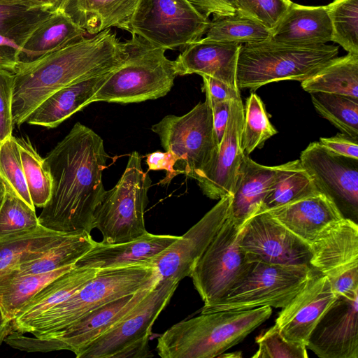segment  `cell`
Listing matches in <instances>:
<instances>
[{
	"instance_id": "29",
	"label": "cell",
	"mask_w": 358,
	"mask_h": 358,
	"mask_svg": "<svg viewBox=\"0 0 358 358\" xmlns=\"http://www.w3.org/2000/svg\"><path fill=\"white\" fill-rule=\"evenodd\" d=\"M94 268L76 267L59 275L30 298L11 321L13 329L63 302L87 285L97 273Z\"/></svg>"
},
{
	"instance_id": "51",
	"label": "cell",
	"mask_w": 358,
	"mask_h": 358,
	"mask_svg": "<svg viewBox=\"0 0 358 358\" xmlns=\"http://www.w3.org/2000/svg\"><path fill=\"white\" fill-rule=\"evenodd\" d=\"M231 101L220 102L208 101L212 110L213 129L217 146L222 138L227 127L230 113Z\"/></svg>"
},
{
	"instance_id": "23",
	"label": "cell",
	"mask_w": 358,
	"mask_h": 358,
	"mask_svg": "<svg viewBox=\"0 0 358 358\" xmlns=\"http://www.w3.org/2000/svg\"><path fill=\"white\" fill-rule=\"evenodd\" d=\"M266 211L309 244L324 228L344 217L320 192Z\"/></svg>"
},
{
	"instance_id": "55",
	"label": "cell",
	"mask_w": 358,
	"mask_h": 358,
	"mask_svg": "<svg viewBox=\"0 0 358 358\" xmlns=\"http://www.w3.org/2000/svg\"><path fill=\"white\" fill-rule=\"evenodd\" d=\"M36 1H40V2H42L43 3H45V4H48V5H50L47 0H36ZM51 6V5H50Z\"/></svg>"
},
{
	"instance_id": "5",
	"label": "cell",
	"mask_w": 358,
	"mask_h": 358,
	"mask_svg": "<svg viewBox=\"0 0 358 358\" xmlns=\"http://www.w3.org/2000/svg\"><path fill=\"white\" fill-rule=\"evenodd\" d=\"M338 53V46L327 44L296 45L270 39L244 43L237 60L236 85L238 89L255 90L274 82H302Z\"/></svg>"
},
{
	"instance_id": "36",
	"label": "cell",
	"mask_w": 358,
	"mask_h": 358,
	"mask_svg": "<svg viewBox=\"0 0 358 358\" xmlns=\"http://www.w3.org/2000/svg\"><path fill=\"white\" fill-rule=\"evenodd\" d=\"M315 110L343 134L358 139V99L325 92L310 93Z\"/></svg>"
},
{
	"instance_id": "8",
	"label": "cell",
	"mask_w": 358,
	"mask_h": 358,
	"mask_svg": "<svg viewBox=\"0 0 358 358\" xmlns=\"http://www.w3.org/2000/svg\"><path fill=\"white\" fill-rule=\"evenodd\" d=\"M318 272L309 265L253 262L248 273L227 294L201 313L239 311L262 306L282 308Z\"/></svg>"
},
{
	"instance_id": "12",
	"label": "cell",
	"mask_w": 358,
	"mask_h": 358,
	"mask_svg": "<svg viewBox=\"0 0 358 358\" xmlns=\"http://www.w3.org/2000/svg\"><path fill=\"white\" fill-rule=\"evenodd\" d=\"M243 227L229 215L189 276L205 306L223 297L252 264L238 243Z\"/></svg>"
},
{
	"instance_id": "50",
	"label": "cell",
	"mask_w": 358,
	"mask_h": 358,
	"mask_svg": "<svg viewBox=\"0 0 358 358\" xmlns=\"http://www.w3.org/2000/svg\"><path fill=\"white\" fill-rule=\"evenodd\" d=\"M20 47L12 39L0 34V68L15 73Z\"/></svg>"
},
{
	"instance_id": "7",
	"label": "cell",
	"mask_w": 358,
	"mask_h": 358,
	"mask_svg": "<svg viewBox=\"0 0 358 358\" xmlns=\"http://www.w3.org/2000/svg\"><path fill=\"white\" fill-rule=\"evenodd\" d=\"M151 179L141 166L139 153L133 152L121 178L106 191L96 207L92 221L102 235L101 243L129 242L147 232L144 213L148 203Z\"/></svg>"
},
{
	"instance_id": "2",
	"label": "cell",
	"mask_w": 358,
	"mask_h": 358,
	"mask_svg": "<svg viewBox=\"0 0 358 358\" xmlns=\"http://www.w3.org/2000/svg\"><path fill=\"white\" fill-rule=\"evenodd\" d=\"M127 57L125 43L107 29L20 66L13 73L14 124L24 123L30 113L56 91L113 71Z\"/></svg>"
},
{
	"instance_id": "1",
	"label": "cell",
	"mask_w": 358,
	"mask_h": 358,
	"mask_svg": "<svg viewBox=\"0 0 358 358\" xmlns=\"http://www.w3.org/2000/svg\"><path fill=\"white\" fill-rule=\"evenodd\" d=\"M108 158L100 136L76 123L44 158L52 185L39 224L59 232L90 234L94 211L106 192L102 176Z\"/></svg>"
},
{
	"instance_id": "42",
	"label": "cell",
	"mask_w": 358,
	"mask_h": 358,
	"mask_svg": "<svg viewBox=\"0 0 358 358\" xmlns=\"http://www.w3.org/2000/svg\"><path fill=\"white\" fill-rule=\"evenodd\" d=\"M259 345L253 358H307L306 345L287 339L275 324L256 338Z\"/></svg>"
},
{
	"instance_id": "53",
	"label": "cell",
	"mask_w": 358,
	"mask_h": 358,
	"mask_svg": "<svg viewBox=\"0 0 358 358\" xmlns=\"http://www.w3.org/2000/svg\"><path fill=\"white\" fill-rule=\"evenodd\" d=\"M48 2L57 10L62 0H47Z\"/></svg>"
},
{
	"instance_id": "10",
	"label": "cell",
	"mask_w": 358,
	"mask_h": 358,
	"mask_svg": "<svg viewBox=\"0 0 358 358\" xmlns=\"http://www.w3.org/2000/svg\"><path fill=\"white\" fill-rule=\"evenodd\" d=\"M210 20L187 0H138L130 33L166 50H182L206 34Z\"/></svg>"
},
{
	"instance_id": "37",
	"label": "cell",
	"mask_w": 358,
	"mask_h": 358,
	"mask_svg": "<svg viewBox=\"0 0 358 358\" xmlns=\"http://www.w3.org/2000/svg\"><path fill=\"white\" fill-rule=\"evenodd\" d=\"M28 191L35 207L43 208L48 201L52 180L44 159L27 138H16Z\"/></svg>"
},
{
	"instance_id": "17",
	"label": "cell",
	"mask_w": 358,
	"mask_h": 358,
	"mask_svg": "<svg viewBox=\"0 0 358 358\" xmlns=\"http://www.w3.org/2000/svg\"><path fill=\"white\" fill-rule=\"evenodd\" d=\"M306 348L320 358H358V291L336 299L312 331Z\"/></svg>"
},
{
	"instance_id": "46",
	"label": "cell",
	"mask_w": 358,
	"mask_h": 358,
	"mask_svg": "<svg viewBox=\"0 0 358 358\" xmlns=\"http://www.w3.org/2000/svg\"><path fill=\"white\" fill-rule=\"evenodd\" d=\"M203 90L210 102L231 101L241 95L239 89L233 88L214 78L203 76Z\"/></svg>"
},
{
	"instance_id": "13",
	"label": "cell",
	"mask_w": 358,
	"mask_h": 358,
	"mask_svg": "<svg viewBox=\"0 0 358 358\" xmlns=\"http://www.w3.org/2000/svg\"><path fill=\"white\" fill-rule=\"evenodd\" d=\"M299 161L317 191L332 201L344 217L357 222L358 159L338 155L320 142H312Z\"/></svg>"
},
{
	"instance_id": "28",
	"label": "cell",
	"mask_w": 358,
	"mask_h": 358,
	"mask_svg": "<svg viewBox=\"0 0 358 358\" xmlns=\"http://www.w3.org/2000/svg\"><path fill=\"white\" fill-rule=\"evenodd\" d=\"M85 33L65 13L55 11L20 46L17 69L79 41Z\"/></svg>"
},
{
	"instance_id": "39",
	"label": "cell",
	"mask_w": 358,
	"mask_h": 358,
	"mask_svg": "<svg viewBox=\"0 0 358 358\" xmlns=\"http://www.w3.org/2000/svg\"><path fill=\"white\" fill-rule=\"evenodd\" d=\"M332 40L348 53L358 55V0H334L327 5Z\"/></svg>"
},
{
	"instance_id": "20",
	"label": "cell",
	"mask_w": 358,
	"mask_h": 358,
	"mask_svg": "<svg viewBox=\"0 0 358 358\" xmlns=\"http://www.w3.org/2000/svg\"><path fill=\"white\" fill-rule=\"evenodd\" d=\"M241 46V43L232 42L193 43L174 60L177 74L207 76L238 89L236 66Z\"/></svg>"
},
{
	"instance_id": "54",
	"label": "cell",
	"mask_w": 358,
	"mask_h": 358,
	"mask_svg": "<svg viewBox=\"0 0 358 358\" xmlns=\"http://www.w3.org/2000/svg\"><path fill=\"white\" fill-rule=\"evenodd\" d=\"M242 357L241 355V352H236L235 354L234 353H232V355H229V354H221L220 355H219L217 357Z\"/></svg>"
},
{
	"instance_id": "48",
	"label": "cell",
	"mask_w": 358,
	"mask_h": 358,
	"mask_svg": "<svg viewBox=\"0 0 358 358\" xmlns=\"http://www.w3.org/2000/svg\"><path fill=\"white\" fill-rule=\"evenodd\" d=\"M202 16L234 14L236 10L235 0H187Z\"/></svg>"
},
{
	"instance_id": "33",
	"label": "cell",
	"mask_w": 358,
	"mask_h": 358,
	"mask_svg": "<svg viewBox=\"0 0 358 358\" xmlns=\"http://www.w3.org/2000/svg\"><path fill=\"white\" fill-rule=\"evenodd\" d=\"M201 42L252 43L268 40L271 30L253 17L236 10L234 14L213 15Z\"/></svg>"
},
{
	"instance_id": "26",
	"label": "cell",
	"mask_w": 358,
	"mask_h": 358,
	"mask_svg": "<svg viewBox=\"0 0 358 358\" xmlns=\"http://www.w3.org/2000/svg\"><path fill=\"white\" fill-rule=\"evenodd\" d=\"M111 71L74 83L56 91L30 113L25 122L48 129L57 127L91 103L92 96Z\"/></svg>"
},
{
	"instance_id": "3",
	"label": "cell",
	"mask_w": 358,
	"mask_h": 358,
	"mask_svg": "<svg viewBox=\"0 0 358 358\" xmlns=\"http://www.w3.org/2000/svg\"><path fill=\"white\" fill-rule=\"evenodd\" d=\"M270 306L201 313L171 327L157 340L162 358H213L241 342L266 321Z\"/></svg>"
},
{
	"instance_id": "15",
	"label": "cell",
	"mask_w": 358,
	"mask_h": 358,
	"mask_svg": "<svg viewBox=\"0 0 358 358\" xmlns=\"http://www.w3.org/2000/svg\"><path fill=\"white\" fill-rule=\"evenodd\" d=\"M232 195L220 200L185 234L155 256L151 264L161 280L180 282L190 276L201 258L229 215Z\"/></svg>"
},
{
	"instance_id": "43",
	"label": "cell",
	"mask_w": 358,
	"mask_h": 358,
	"mask_svg": "<svg viewBox=\"0 0 358 358\" xmlns=\"http://www.w3.org/2000/svg\"><path fill=\"white\" fill-rule=\"evenodd\" d=\"M292 3L291 0H235L236 10L253 17L271 30Z\"/></svg>"
},
{
	"instance_id": "34",
	"label": "cell",
	"mask_w": 358,
	"mask_h": 358,
	"mask_svg": "<svg viewBox=\"0 0 358 358\" xmlns=\"http://www.w3.org/2000/svg\"><path fill=\"white\" fill-rule=\"evenodd\" d=\"M64 234L42 225L0 236V275Z\"/></svg>"
},
{
	"instance_id": "40",
	"label": "cell",
	"mask_w": 358,
	"mask_h": 358,
	"mask_svg": "<svg viewBox=\"0 0 358 358\" xmlns=\"http://www.w3.org/2000/svg\"><path fill=\"white\" fill-rule=\"evenodd\" d=\"M38 225L35 208L30 206L12 189L5 186V194L0 206V236L35 228Z\"/></svg>"
},
{
	"instance_id": "32",
	"label": "cell",
	"mask_w": 358,
	"mask_h": 358,
	"mask_svg": "<svg viewBox=\"0 0 358 358\" xmlns=\"http://www.w3.org/2000/svg\"><path fill=\"white\" fill-rule=\"evenodd\" d=\"M74 266L42 273L0 275V311L3 318L11 322L30 298Z\"/></svg>"
},
{
	"instance_id": "16",
	"label": "cell",
	"mask_w": 358,
	"mask_h": 358,
	"mask_svg": "<svg viewBox=\"0 0 358 358\" xmlns=\"http://www.w3.org/2000/svg\"><path fill=\"white\" fill-rule=\"evenodd\" d=\"M244 106L241 95L231 101L230 113L222 138L210 161L193 179L209 199L220 200L232 195L238 170L245 153L241 137Z\"/></svg>"
},
{
	"instance_id": "11",
	"label": "cell",
	"mask_w": 358,
	"mask_h": 358,
	"mask_svg": "<svg viewBox=\"0 0 358 358\" xmlns=\"http://www.w3.org/2000/svg\"><path fill=\"white\" fill-rule=\"evenodd\" d=\"M151 129L164 150L177 158L176 170L188 178H193L204 167L217 148L212 110L206 99L185 115L165 116Z\"/></svg>"
},
{
	"instance_id": "22",
	"label": "cell",
	"mask_w": 358,
	"mask_h": 358,
	"mask_svg": "<svg viewBox=\"0 0 358 358\" xmlns=\"http://www.w3.org/2000/svg\"><path fill=\"white\" fill-rule=\"evenodd\" d=\"M180 236L145 234L133 241L95 245L75 264L76 267L104 269L136 264H151L152 259Z\"/></svg>"
},
{
	"instance_id": "21",
	"label": "cell",
	"mask_w": 358,
	"mask_h": 358,
	"mask_svg": "<svg viewBox=\"0 0 358 358\" xmlns=\"http://www.w3.org/2000/svg\"><path fill=\"white\" fill-rule=\"evenodd\" d=\"M288 162L268 166L244 155L240 164L230 206L229 215L243 227L259 210L268 191L287 166Z\"/></svg>"
},
{
	"instance_id": "19",
	"label": "cell",
	"mask_w": 358,
	"mask_h": 358,
	"mask_svg": "<svg viewBox=\"0 0 358 358\" xmlns=\"http://www.w3.org/2000/svg\"><path fill=\"white\" fill-rule=\"evenodd\" d=\"M310 245V266L328 278L358 267V225L351 219L329 224Z\"/></svg>"
},
{
	"instance_id": "25",
	"label": "cell",
	"mask_w": 358,
	"mask_h": 358,
	"mask_svg": "<svg viewBox=\"0 0 358 358\" xmlns=\"http://www.w3.org/2000/svg\"><path fill=\"white\" fill-rule=\"evenodd\" d=\"M138 0H62L57 10L90 34L117 27L130 33L129 23Z\"/></svg>"
},
{
	"instance_id": "38",
	"label": "cell",
	"mask_w": 358,
	"mask_h": 358,
	"mask_svg": "<svg viewBox=\"0 0 358 358\" xmlns=\"http://www.w3.org/2000/svg\"><path fill=\"white\" fill-rule=\"evenodd\" d=\"M277 134L266 112L264 104L255 93H251L244 107L241 144L243 152L249 155L261 148L265 141Z\"/></svg>"
},
{
	"instance_id": "9",
	"label": "cell",
	"mask_w": 358,
	"mask_h": 358,
	"mask_svg": "<svg viewBox=\"0 0 358 358\" xmlns=\"http://www.w3.org/2000/svg\"><path fill=\"white\" fill-rule=\"evenodd\" d=\"M179 282L159 280L148 295L110 329L81 350L77 358H145L152 327L169 303Z\"/></svg>"
},
{
	"instance_id": "47",
	"label": "cell",
	"mask_w": 358,
	"mask_h": 358,
	"mask_svg": "<svg viewBox=\"0 0 358 358\" xmlns=\"http://www.w3.org/2000/svg\"><path fill=\"white\" fill-rule=\"evenodd\" d=\"M319 142L334 154L358 159V139L342 133L332 137L320 138Z\"/></svg>"
},
{
	"instance_id": "4",
	"label": "cell",
	"mask_w": 358,
	"mask_h": 358,
	"mask_svg": "<svg viewBox=\"0 0 358 358\" xmlns=\"http://www.w3.org/2000/svg\"><path fill=\"white\" fill-rule=\"evenodd\" d=\"M160 280L151 264L99 269L82 289L66 300L18 327L15 331L45 339L66 328L92 310L134 294Z\"/></svg>"
},
{
	"instance_id": "27",
	"label": "cell",
	"mask_w": 358,
	"mask_h": 358,
	"mask_svg": "<svg viewBox=\"0 0 358 358\" xmlns=\"http://www.w3.org/2000/svg\"><path fill=\"white\" fill-rule=\"evenodd\" d=\"M96 242L87 231L66 233L45 248L31 254L1 275L42 273L75 265Z\"/></svg>"
},
{
	"instance_id": "52",
	"label": "cell",
	"mask_w": 358,
	"mask_h": 358,
	"mask_svg": "<svg viewBox=\"0 0 358 358\" xmlns=\"http://www.w3.org/2000/svg\"><path fill=\"white\" fill-rule=\"evenodd\" d=\"M13 331L12 322L5 320L0 311V345Z\"/></svg>"
},
{
	"instance_id": "14",
	"label": "cell",
	"mask_w": 358,
	"mask_h": 358,
	"mask_svg": "<svg viewBox=\"0 0 358 358\" xmlns=\"http://www.w3.org/2000/svg\"><path fill=\"white\" fill-rule=\"evenodd\" d=\"M238 243L252 262L310 266V245L267 211L258 212L246 222Z\"/></svg>"
},
{
	"instance_id": "44",
	"label": "cell",
	"mask_w": 358,
	"mask_h": 358,
	"mask_svg": "<svg viewBox=\"0 0 358 358\" xmlns=\"http://www.w3.org/2000/svg\"><path fill=\"white\" fill-rule=\"evenodd\" d=\"M14 74L0 68V145L13 132V94Z\"/></svg>"
},
{
	"instance_id": "31",
	"label": "cell",
	"mask_w": 358,
	"mask_h": 358,
	"mask_svg": "<svg viewBox=\"0 0 358 358\" xmlns=\"http://www.w3.org/2000/svg\"><path fill=\"white\" fill-rule=\"evenodd\" d=\"M301 87L310 94L325 92L358 99V55L348 53L331 59L302 81Z\"/></svg>"
},
{
	"instance_id": "45",
	"label": "cell",
	"mask_w": 358,
	"mask_h": 358,
	"mask_svg": "<svg viewBox=\"0 0 358 358\" xmlns=\"http://www.w3.org/2000/svg\"><path fill=\"white\" fill-rule=\"evenodd\" d=\"M177 161L174 155L166 150L149 153L146 155L145 159L148 171H166V177L159 182L162 185L169 184L174 177L179 175L175 169Z\"/></svg>"
},
{
	"instance_id": "6",
	"label": "cell",
	"mask_w": 358,
	"mask_h": 358,
	"mask_svg": "<svg viewBox=\"0 0 358 358\" xmlns=\"http://www.w3.org/2000/svg\"><path fill=\"white\" fill-rule=\"evenodd\" d=\"M124 41L127 57L112 71L92 98L96 101L121 103L156 99L168 94L178 76L175 62L166 50L131 34Z\"/></svg>"
},
{
	"instance_id": "30",
	"label": "cell",
	"mask_w": 358,
	"mask_h": 358,
	"mask_svg": "<svg viewBox=\"0 0 358 358\" xmlns=\"http://www.w3.org/2000/svg\"><path fill=\"white\" fill-rule=\"evenodd\" d=\"M56 10L36 0H0V34L20 47Z\"/></svg>"
},
{
	"instance_id": "49",
	"label": "cell",
	"mask_w": 358,
	"mask_h": 358,
	"mask_svg": "<svg viewBox=\"0 0 358 358\" xmlns=\"http://www.w3.org/2000/svg\"><path fill=\"white\" fill-rule=\"evenodd\" d=\"M329 280L337 297L350 295L358 291V267L348 269Z\"/></svg>"
},
{
	"instance_id": "18",
	"label": "cell",
	"mask_w": 358,
	"mask_h": 358,
	"mask_svg": "<svg viewBox=\"0 0 358 358\" xmlns=\"http://www.w3.org/2000/svg\"><path fill=\"white\" fill-rule=\"evenodd\" d=\"M337 298L327 276L317 272L282 308L275 324L287 339L306 345L317 323Z\"/></svg>"
},
{
	"instance_id": "41",
	"label": "cell",
	"mask_w": 358,
	"mask_h": 358,
	"mask_svg": "<svg viewBox=\"0 0 358 358\" xmlns=\"http://www.w3.org/2000/svg\"><path fill=\"white\" fill-rule=\"evenodd\" d=\"M0 179L6 187L12 189L30 206L35 208L24 175L19 145L13 136L0 145Z\"/></svg>"
},
{
	"instance_id": "24",
	"label": "cell",
	"mask_w": 358,
	"mask_h": 358,
	"mask_svg": "<svg viewBox=\"0 0 358 358\" xmlns=\"http://www.w3.org/2000/svg\"><path fill=\"white\" fill-rule=\"evenodd\" d=\"M269 39L296 45L331 41L332 26L327 6H303L292 2L271 29Z\"/></svg>"
},
{
	"instance_id": "35",
	"label": "cell",
	"mask_w": 358,
	"mask_h": 358,
	"mask_svg": "<svg viewBox=\"0 0 358 358\" xmlns=\"http://www.w3.org/2000/svg\"><path fill=\"white\" fill-rule=\"evenodd\" d=\"M318 192L299 159L291 161L267 193L258 212L275 208Z\"/></svg>"
}]
</instances>
